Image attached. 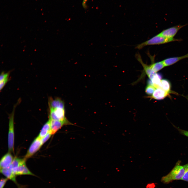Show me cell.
Here are the masks:
<instances>
[{
	"mask_svg": "<svg viewBox=\"0 0 188 188\" xmlns=\"http://www.w3.org/2000/svg\"><path fill=\"white\" fill-rule=\"evenodd\" d=\"M52 135L49 132L44 137L41 139L42 145L45 143L50 137Z\"/></svg>",
	"mask_w": 188,
	"mask_h": 188,
	"instance_id": "44dd1931",
	"label": "cell"
},
{
	"mask_svg": "<svg viewBox=\"0 0 188 188\" xmlns=\"http://www.w3.org/2000/svg\"><path fill=\"white\" fill-rule=\"evenodd\" d=\"M169 93L161 88H158L156 89L150 98L157 100H161L166 98Z\"/></svg>",
	"mask_w": 188,
	"mask_h": 188,
	"instance_id": "7c38bea8",
	"label": "cell"
},
{
	"mask_svg": "<svg viewBox=\"0 0 188 188\" xmlns=\"http://www.w3.org/2000/svg\"><path fill=\"white\" fill-rule=\"evenodd\" d=\"M156 89L153 85L148 84L145 88V92L147 95H151Z\"/></svg>",
	"mask_w": 188,
	"mask_h": 188,
	"instance_id": "d6986e66",
	"label": "cell"
},
{
	"mask_svg": "<svg viewBox=\"0 0 188 188\" xmlns=\"http://www.w3.org/2000/svg\"><path fill=\"white\" fill-rule=\"evenodd\" d=\"M42 145L41 139L37 137L31 143L24 158L27 160L31 157L40 149Z\"/></svg>",
	"mask_w": 188,
	"mask_h": 188,
	"instance_id": "8992f818",
	"label": "cell"
},
{
	"mask_svg": "<svg viewBox=\"0 0 188 188\" xmlns=\"http://www.w3.org/2000/svg\"><path fill=\"white\" fill-rule=\"evenodd\" d=\"M10 73V71H9L7 73L2 72L0 75V82L9 78Z\"/></svg>",
	"mask_w": 188,
	"mask_h": 188,
	"instance_id": "ffe728a7",
	"label": "cell"
},
{
	"mask_svg": "<svg viewBox=\"0 0 188 188\" xmlns=\"http://www.w3.org/2000/svg\"><path fill=\"white\" fill-rule=\"evenodd\" d=\"M188 168V163L181 165L180 162H178L170 172L161 178V181L164 184H168L174 180H181Z\"/></svg>",
	"mask_w": 188,
	"mask_h": 188,
	"instance_id": "6da1fadb",
	"label": "cell"
},
{
	"mask_svg": "<svg viewBox=\"0 0 188 188\" xmlns=\"http://www.w3.org/2000/svg\"><path fill=\"white\" fill-rule=\"evenodd\" d=\"M171 84L167 80L163 79L161 80L158 88H161L164 91L170 92L171 89Z\"/></svg>",
	"mask_w": 188,
	"mask_h": 188,
	"instance_id": "2e32d148",
	"label": "cell"
},
{
	"mask_svg": "<svg viewBox=\"0 0 188 188\" xmlns=\"http://www.w3.org/2000/svg\"><path fill=\"white\" fill-rule=\"evenodd\" d=\"M181 180L188 182V168L186 171Z\"/></svg>",
	"mask_w": 188,
	"mask_h": 188,
	"instance_id": "cb8c5ba5",
	"label": "cell"
},
{
	"mask_svg": "<svg viewBox=\"0 0 188 188\" xmlns=\"http://www.w3.org/2000/svg\"><path fill=\"white\" fill-rule=\"evenodd\" d=\"M9 180L7 178H2L0 181V188H4L6 183Z\"/></svg>",
	"mask_w": 188,
	"mask_h": 188,
	"instance_id": "7402d4cb",
	"label": "cell"
},
{
	"mask_svg": "<svg viewBox=\"0 0 188 188\" xmlns=\"http://www.w3.org/2000/svg\"><path fill=\"white\" fill-rule=\"evenodd\" d=\"M49 108H54L57 107L65 108L64 103L60 98L57 97L54 98L49 97L48 98Z\"/></svg>",
	"mask_w": 188,
	"mask_h": 188,
	"instance_id": "30bf717a",
	"label": "cell"
},
{
	"mask_svg": "<svg viewBox=\"0 0 188 188\" xmlns=\"http://www.w3.org/2000/svg\"><path fill=\"white\" fill-rule=\"evenodd\" d=\"M177 129L181 134L188 137V131L177 128Z\"/></svg>",
	"mask_w": 188,
	"mask_h": 188,
	"instance_id": "d4e9b609",
	"label": "cell"
},
{
	"mask_svg": "<svg viewBox=\"0 0 188 188\" xmlns=\"http://www.w3.org/2000/svg\"><path fill=\"white\" fill-rule=\"evenodd\" d=\"M186 25H178L164 30L158 34L164 37L169 38H174L178 31Z\"/></svg>",
	"mask_w": 188,
	"mask_h": 188,
	"instance_id": "ba28073f",
	"label": "cell"
},
{
	"mask_svg": "<svg viewBox=\"0 0 188 188\" xmlns=\"http://www.w3.org/2000/svg\"><path fill=\"white\" fill-rule=\"evenodd\" d=\"M0 172L8 179L14 182L18 188H24V186L19 184L17 182L16 179V176L14 173L10 165L7 167L0 169Z\"/></svg>",
	"mask_w": 188,
	"mask_h": 188,
	"instance_id": "52a82bcc",
	"label": "cell"
},
{
	"mask_svg": "<svg viewBox=\"0 0 188 188\" xmlns=\"http://www.w3.org/2000/svg\"><path fill=\"white\" fill-rule=\"evenodd\" d=\"M26 160L24 158H20L17 157L14 158L10 165L12 169H14L26 163Z\"/></svg>",
	"mask_w": 188,
	"mask_h": 188,
	"instance_id": "e0dca14e",
	"label": "cell"
},
{
	"mask_svg": "<svg viewBox=\"0 0 188 188\" xmlns=\"http://www.w3.org/2000/svg\"><path fill=\"white\" fill-rule=\"evenodd\" d=\"M13 156L10 152H8L2 158L0 162V169L5 168L9 166L13 160Z\"/></svg>",
	"mask_w": 188,
	"mask_h": 188,
	"instance_id": "8fae6325",
	"label": "cell"
},
{
	"mask_svg": "<svg viewBox=\"0 0 188 188\" xmlns=\"http://www.w3.org/2000/svg\"><path fill=\"white\" fill-rule=\"evenodd\" d=\"M49 109V119L60 121L67 119L65 116V108L57 107Z\"/></svg>",
	"mask_w": 188,
	"mask_h": 188,
	"instance_id": "277c9868",
	"label": "cell"
},
{
	"mask_svg": "<svg viewBox=\"0 0 188 188\" xmlns=\"http://www.w3.org/2000/svg\"><path fill=\"white\" fill-rule=\"evenodd\" d=\"M188 58V53L184 56L168 58L163 60L165 66L172 65L179 61L185 58Z\"/></svg>",
	"mask_w": 188,
	"mask_h": 188,
	"instance_id": "5bb4252c",
	"label": "cell"
},
{
	"mask_svg": "<svg viewBox=\"0 0 188 188\" xmlns=\"http://www.w3.org/2000/svg\"><path fill=\"white\" fill-rule=\"evenodd\" d=\"M21 101L19 99L14 105L12 113L9 115V130L8 136V151L10 152H14V117L15 108Z\"/></svg>",
	"mask_w": 188,
	"mask_h": 188,
	"instance_id": "7a4b0ae2",
	"label": "cell"
},
{
	"mask_svg": "<svg viewBox=\"0 0 188 188\" xmlns=\"http://www.w3.org/2000/svg\"><path fill=\"white\" fill-rule=\"evenodd\" d=\"M149 56L152 62L150 66L151 69L154 72L157 73L165 67L162 61L154 63V56H152L150 55Z\"/></svg>",
	"mask_w": 188,
	"mask_h": 188,
	"instance_id": "4fadbf2b",
	"label": "cell"
},
{
	"mask_svg": "<svg viewBox=\"0 0 188 188\" xmlns=\"http://www.w3.org/2000/svg\"><path fill=\"white\" fill-rule=\"evenodd\" d=\"M180 40V39L174 38H166L160 36L158 34L150 39L138 45L136 47V48L140 49L144 46L147 45H160L172 42L179 41Z\"/></svg>",
	"mask_w": 188,
	"mask_h": 188,
	"instance_id": "3957f363",
	"label": "cell"
},
{
	"mask_svg": "<svg viewBox=\"0 0 188 188\" xmlns=\"http://www.w3.org/2000/svg\"><path fill=\"white\" fill-rule=\"evenodd\" d=\"M9 80V78H8L0 82V90L1 91L3 89Z\"/></svg>",
	"mask_w": 188,
	"mask_h": 188,
	"instance_id": "603a6c76",
	"label": "cell"
},
{
	"mask_svg": "<svg viewBox=\"0 0 188 188\" xmlns=\"http://www.w3.org/2000/svg\"><path fill=\"white\" fill-rule=\"evenodd\" d=\"M87 1V0H84L83 2V5L84 6V7L85 6L86 3Z\"/></svg>",
	"mask_w": 188,
	"mask_h": 188,
	"instance_id": "484cf974",
	"label": "cell"
},
{
	"mask_svg": "<svg viewBox=\"0 0 188 188\" xmlns=\"http://www.w3.org/2000/svg\"><path fill=\"white\" fill-rule=\"evenodd\" d=\"M50 126V133L52 135L55 134L63 126L73 124L67 119L62 121L51 120L49 119Z\"/></svg>",
	"mask_w": 188,
	"mask_h": 188,
	"instance_id": "5b68a950",
	"label": "cell"
},
{
	"mask_svg": "<svg viewBox=\"0 0 188 188\" xmlns=\"http://www.w3.org/2000/svg\"><path fill=\"white\" fill-rule=\"evenodd\" d=\"M162 76L161 75L157 73H156L150 80L153 85L156 88L159 87V84L161 80Z\"/></svg>",
	"mask_w": 188,
	"mask_h": 188,
	"instance_id": "ac0fdd59",
	"label": "cell"
},
{
	"mask_svg": "<svg viewBox=\"0 0 188 188\" xmlns=\"http://www.w3.org/2000/svg\"><path fill=\"white\" fill-rule=\"evenodd\" d=\"M50 124L49 121L48 120L43 126L37 137L41 139L50 132Z\"/></svg>",
	"mask_w": 188,
	"mask_h": 188,
	"instance_id": "9a60e30c",
	"label": "cell"
},
{
	"mask_svg": "<svg viewBox=\"0 0 188 188\" xmlns=\"http://www.w3.org/2000/svg\"><path fill=\"white\" fill-rule=\"evenodd\" d=\"M12 170L16 176L22 175H29L37 177L29 170L27 167L26 163Z\"/></svg>",
	"mask_w": 188,
	"mask_h": 188,
	"instance_id": "9c48e42d",
	"label": "cell"
}]
</instances>
